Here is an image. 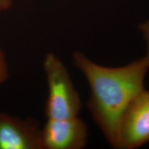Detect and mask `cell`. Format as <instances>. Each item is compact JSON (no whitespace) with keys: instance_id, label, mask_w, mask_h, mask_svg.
<instances>
[{"instance_id":"6da1fadb","label":"cell","mask_w":149,"mask_h":149,"mask_svg":"<svg viewBox=\"0 0 149 149\" xmlns=\"http://www.w3.org/2000/svg\"><path fill=\"white\" fill-rule=\"evenodd\" d=\"M73 61L90 86L87 107L93 120L110 145L118 148L121 120L131 102L144 90L149 59L145 56L126 66L110 68L74 52Z\"/></svg>"},{"instance_id":"7a4b0ae2","label":"cell","mask_w":149,"mask_h":149,"mask_svg":"<svg viewBox=\"0 0 149 149\" xmlns=\"http://www.w3.org/2000/svg\"><path fill=\"white\" fill-rule=\"evenodd\" d=\"M44 67L48 87L46 116L48 119L77 117L81 102L66 66L55 54L49 53L44 59Z\"/></svg>"},{"instance_id":"3957f363","label":"cell","mask_w":149,"mask_h":149,"mask_svg":"<svg viewBox=\"0 0 149 149\" xmlns=\"http://www.w3.org/2000/svg\"><path fill=\"white\" fill-rule=\"evenodd\" d=\"M149 142V91L134 99L121 120L118 148L135 149Z\"/></svg>"},{"instance_id":"277c9868","label":"cell","mask_w":149,"mask_h":149,"mask_svg":"<svg viewBox=\"0 0 149 149\" xmlns=\"http://www.w3.org/2000/svg\"><path fill=\"white\" fill-rule=\"evenodd\" d=\"M88 128L78 117L48 119L41 130L42 149H81L88 141Z\"/></svg>"},{"instance_id":"5b68a950","label":"cell","mask_w":149,"mask_h":149,"mask_svg":"<svg viewBox=\"0 0 149 149\" xmlns=\"http://www.w3.org/2000/svg\"><path fill=\"white\" fill-rule=\"evenodd\" d=\"M41 130L34 120L0 112V149H42Z\"/></svg>"},{"instance_id":"8992f818","label":"cell","mask_w":149,"mask_h":149,"mask_svg":"<svg viewBox=\"0 0 149 149\" xmlns=\"http://www.w3.org/2000/svg\"><path fill=\"white\" fill-rule=\"evenodd\" d=\"M8 77V67H7L5 56L1 48H0V84L4 82Z\"/></svg>"},{"instance_id":"52a82bcc","label":"cell","mask_w":149,"mask_h":149,"mask_svg":"<svg viewBox=\"0 0 149 149\" xmlns=\"http://www.w3.org/2000/svg\"><path fill=\"white\" fill-rule=\"evenodd\" d=\"M139 31L142 33L143 37L146 44V57L149 59V20L139 26Z\"/></svg>"},{"instance_id":"ba28073f","label":"cell","mask_w":149,"mask_h":149,"mask_svg":"<svg viewBox=\"0 0 149 149\" xmlns=\"http://www.w3.org/2000/svg\"><path fill=\"white\" fill-rule=\"evenodd\" d=\"M11 0H0V13L10 8Z\"/></svg>"}]
</instances>
